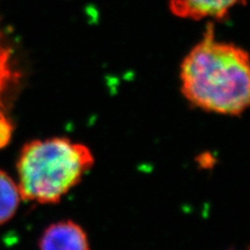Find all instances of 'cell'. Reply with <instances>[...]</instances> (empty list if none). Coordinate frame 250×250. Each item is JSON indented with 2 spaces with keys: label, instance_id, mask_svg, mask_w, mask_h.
Listing matches in <instances>:
<instances>
[{
  "label": "cell",
  "instance_id": "6da1fadb",
  "mask_svg": "<svg viewBox=\"0 0 250 250\" xmlns=\"http://www.w3.org/2000/svg\"><path fill=\"white\" fill-rule=\"evenodd\" d=\"M179 80L182 94L195 108L230 117L250 109V54L217 40L213 24L183 60Z\"/></svg>",
  "mask_w": 250,
  "mask_h": 250
},
{
  "label": "cell",
  "instance_id": "7a4b0ae2",
  "mask_svg": "<svg viewBox=\"0 0 250 250\" xmlns=\"http://www.w3.org/2000/svg\"><path fill=\"white\" fill-rule=\"evenodd\" d=\"M94 163L88 146L68 138L30 141L22 147L17 162L21 199L58 203L82 182Z\"/></svg>",
  "mask_w": 250,
  "mask_h": 250
},
{
  "label": "cell",
  "instance_id": "3957f363",
  "mask_svg": "<svg viewBox=\"0 0 250 250\" xmlns=\"http://www.w3.org/2000/svg\"><path fill=\"white\" fill-rule=\"evenodd\" d=\"M39 247L40 250H90L87 233L72 220L49 225L42 234Z\"/></svg>",
  "mask_w": 250,
  "mask_h": 250
},
{
  "label": "cell",
  "instance_id": "277c9868",
  "mask_svg": "<svg viewBox=\"0 0 250 250\" xmlns=\"http://www.w3.org/2000/svg\"><path fill=\"white\" fill-rule=\"evenodd\" d=\"M244 1L245 0H169V9L174 16L183 19H222L233 6Z\"/></svg>",
  "mask_w": 250,
  "mask_h": 250
},
{
  "label": "cell",
  "instance_id": "5b68a950",
  "mask_svg": "<svg viewBox=\"0 0 250 250\" xmlns=\"http://www.w3.org/2000/svg\"><path fill=\"white\" fill-rule=\"evenodd\" d=\"M21 195L14 179L0 170V225L9 222L17 212Z\"/></svg>",
  "mask_w": 250,
  "mask_h": 250
},
{
  "label": "cell",
  "instance_id": "8992f818",
  "mask_svg": "<svg viewBox=\"0 0 250 250\" xmlns=\"http://www.w3.org/2000/svg\"><path fill=\"white\" fill-rule=\"evenodd\" d=\"M17 76L18 74L13 66V50L6 43L0 29V117L6 116L4 114L3 96L11 83L17 80Z\"/></svg>",
  "mask_w": 250,
  "mask_h": 250
}]
</instances>
